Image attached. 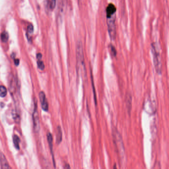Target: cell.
<instances>
[{
	"label": "cell",
	"instance_id": "1",
	"mask_svg": "<svg viewBox=\"0 0 169 169\" xmlns=\"http://www.w3.org/2000/svg\"><path fill=\"white\" fill-rule=\"evenodd\" d=\"M152 52L153 56L154 65L155 67L156 71L159 75L162 73L161 58L158 49V45L155 43H152Z\"/></svg>",
	"mask_w": 169,
	"mask_h": 169
},
{
	"label": "cell",
	"instance_id": "2",
	"mask_svg": "<svg viewBox=\"0 0 169 169\" xmlns=\"http://www.w3.org/2000/svg\"><path fill=\"white\" fill-rule=\"evenodd\" d=\"M113 135L114 143L118 151L121 155H122L125 153V149L121 135L117 131H114Z\"/></svg>",
	"mask_w": 169,
	"mask_h": 169
},
{
	"label": "cell",
	"instance_id": "3",
	"mask_svg": "<svg viewBox=\"0 0 169 169\" xmlns=\"http://www.w3.org/2000/svg\"><path fill=\"white\" fill-rule=\"evenodd\" d=\"M107 18L108 28L110 38L115 40L116 36V14L111 17Z\"/></svg>",
	"mask_w": 169,
	"mask_h": 169
},
{
	"label": "cell",
	"instance_id": "4",
	"mask_svg": "<svg viewBox=\"0 0 169 169\" xmlns=\"http://www.w3.org/2000/svg\"><path fill=\"white\" fill-rule=\"evenodd\" d=\"M34 103V110H33L32 114L33 127L34 129V131L36 132H39V130H40V121H39V118L37 100L36 101H35Z\"/></svg>",
	"mask_w": 169,
	"mask_h": 169
},
{
	"label": "cell",
	"instance_id": "5",
	"mask_svg": "<svg viewBox=\"0 0 169 169\" xmlns=\"http://www.w3.org/2000/svg\"><path fill=\"white\" fill-rule=\"evenodd\" d=\"M39 99H40L43 110L45 111H48L49 106H48V102L46 99L44 92L43 91H41L39 93Z\"/></svg>",
	"mask_w": 169,
	"mask_h": 169
},
{
	"label": "cell",
	"instance_id": "6",
	"mask_svg": "<svg viewBox=\"0 0 169 169\" xmlns=\"http://www.w3.org/2000/svg\"><path fill=\"white\" fill-rule=\"evenodd\" d=\"M116 8L113 4H109L106 9V17L107 18H109L112 16L115 15Z\"/></svg>",
	"mask_w": 169,
	"mask_h": 169
},
{
	"label": "cell",
	"instance_id": "7",
	"mask_svg": "<svg viewBox=\"0 0 169 169\" xmlns=\"http://www.w3.org/2000/svg\"><path fill=\"white\" fill-rule=\"evenodd\" d=\"M0 164L2 169H11V168L9 165L7 160L5 156L3 154L0 152Z\"/></svg>",
	"mask_w": 169,
	"mask_h": 169
},
{
	"label": "cell",
	"instance_id": "8",
	"mask_svg": "<svg viewBox=\"0 0 169 169\" xmlns=\"http://www.w3.org/2000/svg\"><path fill=\"white\" fill-rule=\"evenodd\" d=\"M125 104L127 111L129 114H131L132 107V97L130 94H127L125 97Z\"/></svg>",
	"mask_w": 169,
	"mask_h": 169
},
{
	"label": "cell",
	"instance_id": "9",
	"mask_svg": "<svg viewBox=\"0 0 169 169\" xmlns=\"http://www.w3.org/2000/svg\"><path fill=\"white\" fill-rule=\"evenodd\" d=\"M63 139V133L61 127L58 126L56 129V142L57 144H59L61 143Z\"/></svg>",
	"mask_w": 169,
	"mask_h": 169
},
{
	"label": "cell",
	"instance_id": "10",
	"mask_svg": "<svg viewBox=\"0 0 169 169\" xmlns=\"http://www.w3.org/2000/svg\"><path fill=\"white\" fill-rule=\"evenodd\" d=\"M47 140H48V144L50 147V150L51 151L52 155H53V157L54 158V155H53V137H52V135L51 134V133H47Z\"/></svg>",
	"mask_w": 169,
	"mask_h": 169
},
{
	"label": "cell",
	"instance_id": "11",
	"mask_svg": "<svg viewBox=\"0 0 169 169\" xmlns=\"http://www.w3.org/2000/svg\"><path fill=\"white\" fill-rule=\"evenodd\" d=\"M13 141H14V145H15V148H17V149H19L20 139L17 135H14V137H13Z\"/></svg>",
	"mask_w": 169,
	"mask_h": 169
},
{
	"label": "cell",
	"instance_id": "12",
	"mask_svg": "<svg viewBox=\"0 0 169 169\" xmlns=\"http://www.w3.org/2000/svg\"><path fill=\"white\" fill-rule=\"evenodd\" d=\"M7 94V89L4 86H0V97L4 98Z\"/></svg>",
	"mask_w": 169,
	"mask_h": 169
},
{
	"label": "cell",
	"instance_id": "13",
	"mask_svg": "<svg viewBox=\"0 0 169 169\" xmlns=\"http://www.w3.org/2000/svg\"><path fill=\"white\" fill-rule=\"evenodd\" d=\"M91 83H92V88H93V93H94L95 104V105L96 106L97 105V98H96V92H95V86H94V81H93V76H92V73H91Z\"/></svg>",
	"mask_w": 169,
	"mask_h": 169
},
{
	"label": "cell",
	"instance_id": "14",
	"mask_svg": "<svg viewBox=\"0 0 169 169\" xmlns=\"http://www.w3.org/2000/svg\"><path fill=\"white\" fill-rule=\"evenodd\" d=\"M109 48L110 51L111 52V54H112V56H114V57H116V56H117V50H116V48H115V47L113 45H112V44L109 45Z\"/></svg>",
	"mask_w": 169,
	"mask_h": 169
},
{
	"label": "cell",
	"instance_id": "15",
	"mask_svg": "<svg viewBox=\"0 0 169 169\" xmlns=\"http://www.w3.org/2000/svg\"><path fill=\"white\" fill-rule=\"evenodd\" d=\"M1 38L3 42H7L9 39V35H8V33L6 32H3L1 34Z\"/></svg>",
	"mask_w": 169,
	"mask_h": 169
},
{
	"label": "cell",
	"instance_id": "16",
	"mask_svg": "<svg viewBox=\"0 0 169 169\" xmlns=\"http://www.w3.org/2000/svg\"><path fill=\"white\" fill-rule=\"evenodd\" d=\"M37 65H38L39 69H41V70L43 71L44 69V63L43 62V61H41V60H38V61H37Z\"/></svg>",
	"mask_w": 169,
	"mask_h": 169
},
{
	"label": "cell",
	"instance_id": "17",
	"mask_svg": "<svg viewBox=\"0 0 169 169\" xmlns=\"http://www.w3.org/2000/svg\"><path fill=\"white\" fill-rule=\"evenodd\" d=\"M57 0H51L50 3V8L52 10H54L56 7Z\"/></svg>",
	"mask_w": 169,
	"mask_h": 169
},
{
	"label": "cell",
	"instance_id": "18",
	"mask_svg": "<svg viewBox=\"0 0 169 169\" xmlns=\"http://www.w3.org/2000/svg\"><path fill=\"white\" fill-rule=\"evenodd\" d=\"M33 30H34V27H33V26L32 24H30V25L28 26V27H27L28 32L30 33V34H31L33 32Z\"/></svg>",
	"mask_w": 169,
	"mask_h": 169
},
{
	"label": "cell",
	"instance_id": "19",
	"mask_svg": "<svg viewBox=\"0 0 169 169\" xmlns=\"http://www.w3.org/2000/svg\"><path fill=\"white\" fill-rule=\"evenodd\" d=\"M37 58L38 60H41L42 58V55L40 53H38L37 55Z\"/></svg>",
	"mask_w": 169,
	"mask_h": 169
},
{
	"label": "cell",
	"instance_id": "20",
	"mask_svg": "<svg viewBox=\"0 0 169 169\" xmlns=\"http://www.w3.org/2000/svg\"><path fill=\"white\" fill-rule=\"evenodd\" d=\"M15 65H18L19 63V60H18V59H17V60H15Z\"/></svg>",
	"mask_w": 169,
	"mask_h": 169
},
{
	"label": "cell",
	"instance_id": "21",
	"mask_svg": "<svg viewBox=\"0 0 169 169\" xmlns=\"http://www.w3.org/2000/svg\"><path fill=\"white\" fill-rule=\"evenodd\" d=\"M64 168H65V169H69V168H71V167L69 165H66L65 167H64Z\"/></svg>",
	"mask_w": 169,
	"mask_h": 169
}]
</instances>
